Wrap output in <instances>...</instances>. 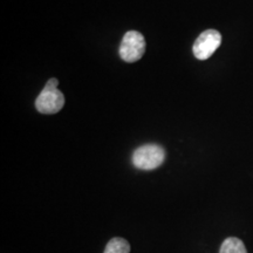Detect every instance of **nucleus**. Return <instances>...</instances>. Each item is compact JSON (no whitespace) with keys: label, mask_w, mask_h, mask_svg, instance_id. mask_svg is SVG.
Returning a JSON list of instances; mask_svg holds the SVG:
<instances>
[{"label":"nucleus","mask_w":253,"mask_h":253,"mask_svg":"<svg viewBox=\"0 0 253 253\" xmlns=\"http://www.w3.org/2000/svg\"><path fill=\"white\" fill-rule=\"evenodd\" d=\"M166 151L157 144H145L137 148L132 154V163L137 169L154 170L162 166Z\"/></svg>","instance_id":"obj_2"},{"label":"nucleus","mask_w":253,"mask_h":253,"mask_svg":"<svg viewBox=\"0 0 253 253\" xmlns=\"http://www.w3.org/2000/svg\"><path fill=\"white\" fill-rule=\"evenodd\" d=\"M59 81L56 79H50L41 90L36 100V107L41 114H56L63 108L65 96L58 89Z\"/></svg>","instance_id":"obj_1"},{"label":"nucleus","mask_w":253,"mask_h":253,"mask_svg":"<svg viewBox=\"0 0 253 253\" xmlns=\"http://www.w3.org/2000/svg\"><path fill=\"white\" fill-rule=\"evenodd\" d=\"M120 56L126 62L138 61L145 53V40L140 32L129 31L123 37L120 46Z\"/></svg>","instance_id":"obj_3"},{"label":"nucleus","mask_w":253,"mask_h":253,"mask_svg":"<svg viewBox=\"0 0 253 253\" xmlns=\"http://www.w3.org/2000/svg\"><path fill=\"white\" fill-rule=\"evenodd\" d=\"M219 253H248L244 243L238 238H227L221 244Z\"/></svg>","instance_id":"obj_5"},{"label":"nucleus","mask_w":253,"mask_h":253,"mask_svg":"<svg viewBox=\"0 0 253 253\" xmlns=\"http://www.w3.org/2000/svg\"><path fill=\"white\" fill-rule=\"evenodd\" d=\"M221 43V36L216 30H208L197 38L194 43V55L198 60H208Z\"/></svg>","instance_id":"obj_4"},{"label":"nucleus","mask_w":253,"mask_h":253,"mask_svg":"<svg viewBox=\"0 0 253 253\" xmlns=\"http://www.w3.org/2000/svg\"><path fill=\"white\" fill-rule=\"evenodd\" d=\"M130 245L123 238H113L106 245L103 253H129Z\"/></svg>","instance_id":"obj_6"}]
</instances>
